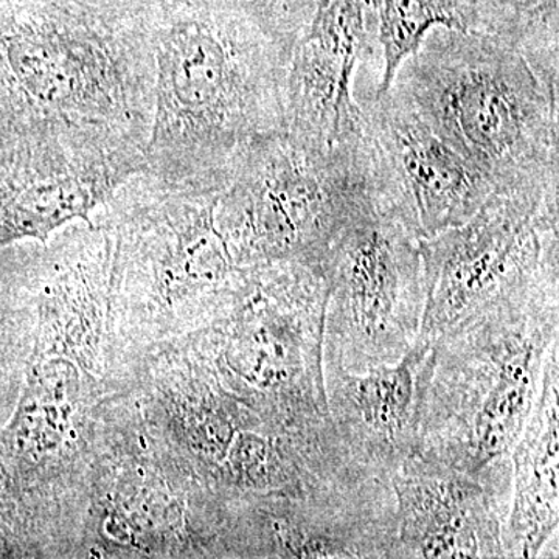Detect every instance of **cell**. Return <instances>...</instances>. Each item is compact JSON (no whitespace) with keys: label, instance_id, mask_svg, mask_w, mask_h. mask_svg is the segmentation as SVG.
<instances>
[{"label":"cell","instance_id":"cell-1","mask_svg":"<svg viewBox=\"0 0 559 559\" xmlns=\"http://www.w3.org/2000/svg\"><path fill=\"white\" fill-rule=\"evenodd\" d=\"M36 320L0 432V558H76L108 433L110 241L95 219L35 242Z\"/></svg>","mask_w":559,"mask_h":559},{"label":"cell","instance_id":"cell-2","mask_svg":"<svg viewBox=\"0 0 559 559\" xmlns=\"http://www.w3.org/2000/svg\"><path fill=\"white\" fill-rule=\"evenodd\" d=\"M153 110L145 170L221 191L259 135L285 130L299 33L237 0H171L148 21Z\"/></svg>","mask_w":559,"mask_h":559},{"label":"cell","instance_id":"cell-3","mask_svg":"<svg viewBox=\"0 0 559 559\" xmlns=\"http://www.w3.org/2000/svg\"><path fill=\"white\" fill-rule=\"evenodd\" d=\"M221 191L143 170L91 218L110 241L108 362L124 389L151 353L207 325L229 304L242 266L216 221Z\"/></svg>","mask_w":559,"mask_h":559},{"label":"cell","instance_id":"cell-4","mask_svg":"<svg viewBox=\"0 0 559 559\" xmlns=\"http://www.w3.org/2000/svg\"><path fill=\"white\" fill-rule=\"evenodd\" d=\"M151 110L148 22L0 0V140L83 132L146 148Z\"/></svg>","mask_w":559,"mask_h":559},{"label":"cell","instance_id":"cell-5","mask_svg":"<svg viewBox=\"0 0 559 559\" xmlns=\"http://www.w3.org/2000/svg\"><path fill=\"white\" fill-rule=\"evenodd\" d=\"M559 341V280L432 342L417 455L479 474L509 460Z\"/></svg>","mask_w":559,"mask_h":559},{"label":"cell","instance_id":"cell-6","mask_svg":"<svg viewBox=\"0 0 559 559\" xmlns=\"http://www.w3.org/2000/svg\"><path fill=\"white\" fill-rule=\"evenodd\" d=\"M390 87L492 187L558 168V98L495 36L436 28Z\"/></svg>","mask_w":559,"mask_h":559},{"label":"cell","instance_id":"cell-7","mask_svg":"<svg viewBox=\"0 0 559 559\" xmlns=\"http://www.w3.org/2000/svg\"><path fill=\"white\" fill-rule=\"evenodd\" d=\"M326 297L320 266L300 261L249 264L242 266L227 307L179 340L271 428H314L329 418L323 384Z\"/></svg>","mask_w":559,"mask_h":559},{"label":"cell","instance_id":"cell-8","mask_svg":"<svg viewBox=\"0 0 559 559\" xmlns=\"http://www.w3.org/2000/svg\"><path fill=\"white\" fill-rule=\"evenodd\" d=\"M367 200L359 138L326 148L283 130L242 150L221 190L216 221L238 266H320Z\"/></svg>","mask_w":559,"mask_h":559},{"label":"cell","instance_id":"cell-9","mask_svg":"<svg viewBox=\"0 0 559 559\" xmlns=\"http://www.w3.org/2000/svg\"><path fill=\"white\" fill-rule=\"evenodd\" d=\"M559 167L495 187L465 223L418 241L430 342L559 280Z\"/></svg>","mask_w":559,"mask_h":559},{"label":"cell","instance_id":"cell-10","mask_svg":"<svg viewBox=\"0 0 559 559\" xmlns=\"http://www.w3.org/2000/svg\"><path fill=\"white\" fill-rule=\"evenodd\" d=\"M223 500L170 465L148 439L127 392L110 407L76 558H216Z\"/></svg>","mask_w":559,"mask_h":559},{"label":"cell","instance_id":"cell-11","mask_svg":"<svg viewBox=\"0 0 559 559\" xmlns=\"http://www.w3.org/2000/svg\"><path fill=\"white\" fill-rule=\"evenodd\" d=\"M320 270L329 286L323 362L348 371L399 362L417 342L425 312L418 241L369 197Z\"/></svg>","mask_w":559,"mask_h":559},{"label":"cell","instance_id":"cell-12","mask_svg":"<svg viewBox=\"0 0 559 559\" xmlns=\"http://www.w3.org/2000/svg\"><path fill=\"white\" fill-rule=\"evenodd\" d=\"M216 558H399L390 477L349 474L297 492L223 500Z\"/></svg>","mask_w":559,"mask_h":559},{"label":"cell","instance_id":"cell-13","mask_svg":"<svg viewBox=\"0 0 559 559\" xmlns=\"http://www.w3.org/2000/svg\"><path fill=\"white\" fill-rule=\"evenodd\" d=\"M359 153L370 200L417 241L465 223L495 190L393 87L360 106Z\"/></svg>","mask_w":559,"mask_h":559},{"label":"cell","instance_id":"cell-14","mask_svg":"<svg viewBox=\"0 0 559 559\" xmlns=\"http://www.w3.org/2000/svg\"><path fill=\"white\" fill-rule=\"evenodd\" d=\"M145 168L143 146L108 135L33 131L0 140V250L90 221Z\"/></svg>","mask_w":559,"mask_h":559},{"label":"cell","instance_id":"cell-15","mask_svg":"<svg viewBox=\"0 0 559 559\" xmlns=\"http://www.w3.org/2000/svg\"><path fill=\"white\" fill-rule=\"evenodd\" d=\"M399 521V558H506L511 460L479 474L415 454L390 474Z\"/></svg>","mask_w":559,"mask_h":559},{"label":"cell","instance_id":"cell-16","mask_svg":"<svg viewBox=\"0 0 559 559\" xmlns=\"http://www.w3.org/2000/svg\"><path fill=\"white\" fill-rule=\"evenodd\" d=\"M371 50L366 0H318L290 51L285 87V130L336 148L360 134L353 79Z\"/></svg>","mask_w":559,"mask_h":559},{"label":"cell","instance_id":"cell-17","mask_svg":"<svg viewBox=\"0 0 559 559\" xmlns=\"http://www.w3.org/2000/svg\"><path fill=\"white\" fill-rule=\"evenodd\" d=\"M432 342L418 336L392 366L348 371L323 362L329 417L352 457L390 477L417 454Z\"/></svg>","mask_w":559,"mask_h":559},{"label":"cell","instance_id":"cell-18","mask_svg":"<svg viewBox=\"0 0 559 559\" xmlns=\"http://www.w3.org/2000/svg\"><path fill=\"white\" fill-rule=\"evenodd\" d=\"M510 510L503 525L506 558H539L559 525V341L544 364L538 396L510 454Z\"/></svg>","mask_w":559,"mask_h":559},{"label":"cell","instance_id":"cell-19","mask_svg":"<svg viewBox=\"0 0 559 559\" xmlns=\"http://www.w3.org/2000/svg\"><path fill=\"white\" fill-rule=\"evenodd\" d=\"M35 241L0 250V432L16 407L36 320Z\"/></svg>","mask_w":559,"mask_h":559},{"label":"cell","instance_id":"cell-20","mask_svg":"<svg viewBox=\"0 0 559 559\" xmlns=\"http://www.w3.org/2000/svg\"><path fill=\"white\" fill-rule=\"evenodd\" d=\"M382 73L374 97L392 86L407 58L436 28L474 32L477 0H369Z\"/></svg>","mask_w":559,"mask_h":559},{"label":"cell","instance_id":"cell-21","mask_svg":"<svg viewBox=\"0 0 559 559\" xmlns=\"http://www.w3.org/2000/svg\"><path fill=\"white\" fill-rule=\"evenodd\" d=\"M474 32L509 44L558 98L559 0H477Z\"/></svg>","mask_w":559,"mask_h":559},{"label":"cell","instance_id":"cell-22","mask_svg":"<svg viewBox=\"0 0 559 559\" xmlns=\"http://www.w3.org/2000/svg\"><path fill=\"white\" fill-rule=\"evenodd\" d=\"M44 2L86 11L110 21L139 24V22H148L171 0H44Z\"/></svg>","mask_w":559,"mask_h":559},{"label":"cell","instance_id":"cell-23","mask_svg":"<svg viewBox=\"0 0 559 559\" xmlns=\"http://www.w3.org/2000/svg\"><path fill=\"white\" fill-rule=\"evenodd\" d=\"M237 2L274 14L300 33L310 20L318 0H237Z\"/></svg>","mask_w":559,"mask_h":559}]
</instances>
